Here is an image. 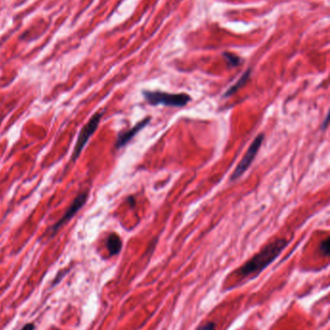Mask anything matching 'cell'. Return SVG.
<instances>
[{
    "mask_svg": "<svg viewBox=\"0 0 330 330\" xmlns=\"http://www.w3.org/2000/svg\"><path fill=\"white\" fill-rule=\"evenodd\" d=\"M88 191H85V192H81V193L78 194V196L75 198V200L72 202L71 206L67 208L64 216L61 217L53 226L50 227V229L48 231V234H49L50 237L54 236L59 232V230L61 227L65 225L73 217L76 216V214L78 213V211L85 206V204L88 201Z\"/></svg>",
    "mask_w": 330,
    "mask_h": 330,
    "instance_id": "4",
    "label": "cell"
},
{
    "mask_svg": "<svg viewBox=\"0 0 330 330\" xmlns=\"http://www.w3.org/2000/svg\"><path fill=\"white\" fill-rule=\"evenodd\" d=\"M144 98L151 105H165L172 107H183L191 101L187 94H172L161 91H143Z\"/></svg>",
    "mask_w": 330,
    "mask_h": 330,
    "instance_id": "2",
    "label": "cell"
},
{
    "mask_svg": "<svg viewBox=\"0 0 330 330\" xmlns=\"http://www.w3.org/2000/svg\"><path fill=\"white\" fill-rule=\"evenodd\" d=\"M263 139H264V135L262 133H260L254 139L252 144L250 145V147L248 148V150L246 152L245 156L243 157L242 160L239 162V164L237 165V167L235 168V170L233 171V175L231 177L232 181H234V179H238L239 177H241L243 174L247 171V169L250 167L255 157L257 156L258 152H259L261 146H262Z\"/></svg>",
    "mask_w": 330,
    "mask_h": 330,
    "instance_id": "5",
    "label": "cell"
},
{
    "mask_svg": "<svg viewBox=\"0 0 330 330\" xmlns=\"http://www.w3.org/2000/svg\"><path fill=\"white\" fill-rule=\"evenodd\" d=\"M150 122V118L147 117L146 119H144L143 121H141L140 123L136 124L135 127H133L132 129H130L127 132H121L118 137H117V144H116V148L117 149H120L122 147H124L128 142L130 141L132 138H134L136 136V133L142 131L146 126H147Z\"/></svg>",
    "mask_w": 330,
    "mask_h": 330,
    "instance_id": "6",
    "label": "cell"
},
{
    "mask_svg": "<svg viewBox=\"0 0 330 330\" xmlns=\"http://www.w3.org/2000/svg\"><path fill=\"white\" fill-rule=\"evenodd\" d=\"M223 57L224 59L226 60L228 66L230 68H235V67L240 66L242 64V59L232 52H224Z\"/></svg>",
    "mask_w": 330,
    "mask_h": 330,
    "instance_id": "9",
    "label": "cell"
},
{
    "mask_svg": "<svg viewBox=\"0 0 330 330\" xmlns=\"http://www.w3.org/2000/svg\"><path fill=\"white\" fill-rule=\"evenodd\" d=\"M35 329V324L32 323V322H30L28 324H25L22 328L20 330H34Z\"/></svg>",
    "mask_w": 330,
    "mask_h": 330,
    "instance_id": "12",
    "label": "cell"
},
{
    "mask_svg": "<svg viewBox=\"0 0 330 330\" xmlns=\"http://www.w3.org/2000/svg\"><path fill=\"white\" fill-rule=\"evenodd\" d=\"M128 201H130V204H131V206H132V207H134V206H135V200H134V198H133V197H130V198L128 199Z\"/></svg>",
    "mask_w": 330,
    "mask_h": 330,
    "instance_id": "14",
    "label": "cell"
},
{
    "mask_svg": "<svg viewBox=\"0 0 330 330\" xmlns=\"http://www.w3.org/2000/svg\"><path fill=\"white\" fill-rule=\"evenodd\" d=\"M288 244V241L285 238H278L274 241L268 246H265L261 252L255 255L246 264H243L237 271V274L245 277L250 274L261 273L279 257Z\"/></svg>",
    "mask_w": 330,
    "mask_h": 330,
    "instance_id": "1",
    "label": "cell"
},
{
    "mask_svg": "<svg viewBox=\"0 0 330 330\" xmlns=\"http://www.w3.org/2000/svg\"><path fill=\"white\" fill-rule=\"evenodd\" d=\"M216 328V323L213 321H208L201 324L196 330H215Z\"/></svg>",
    "mask_w": 330,
    "mask_h": 330,
    "instance_id": "11",
    "label": "cell"
},
{
    "mask_svg": "<svg viewBox=\"0 0 330 330\" xmlns=\"http://www.w3.org/2000/svg\"><path fill=\"white\" fill-rule=\"evenodd\" d=\"M250 76H251V70L249 69V70H247V71L243 74L242 76L237 80V82H236L235 84L233 85L231 88L228 89V91L224 94V97H225V98H228V97L232 96V95L234 94V93H236L240 88H242L243 86L247 83V81H248L249 78H250Z\"/></svg>",
    "mask_w": 330,
    "mask_h": 330,
    "instance_id": "8",
    "label": "cell"
},
{
    "mask_svg": "<svg viewBox=\"0 0 330 330\" xmlns=\"http://www.w3.org/2000/svg\"><path fill=\"white\" fill-rule=\"evenodd\" d=\"M106 246H107L108 253L111 256L118 254L122 248V242H121L120 236L116 233H112L107 236Z\"/></svg>",
    "mask_w": 330,
    "mask_h": 330,
    "instance_id": "7",
    "label": "cell"
},
{
    "mask_svg": "<svg viewBox=\"0 0 330 330\" xmlns=\"http://www.w3.org/2000/svg\"><path fill=\"white\" fill-rule=\"evenodd\" d=\"M320 250L325 256L329 254V238H325L320 243Z\"/></svg>",
    "mask_w": 330,
    "mask_h": 330,
    "instance_id": "10",
    "label": "cell"
},
{
    "mask_svg": "<svg viewBox=\"0 0 330 330\" xmlns=\"http://www.w3.org/2000/svg\"><path fill=\"white\" fill-rule=\"evenodd\" d=\"M102 116H103V113H101V112L94 114L90 118V120L88 121V124H86L85 127L80 130V132L78 133V140H77L76 146L74 148V151H73L72 157H71V161L72 162H75L78 160L79 155L81 154L84 148L86 147L88 140L94 134V132H96Z\"/></svg>",
    "mask_w": 330,
    "mask_h": 330,
    "instance_id": "3",
    "label": "cell"
},
{
    "mask_svg": "<svg viewBox=\"0 0 330 330\" xmlns=\"http://www.w3.org/2000/svg\"><path fill=\"white\" fill-rule=\"evenodd\" d=\"M328 120H329V119H328V114H327V115H326V118H325V120H324V123H323V125H322V128H323V129H325V128H326L327 123H328Z\"/></svg>",
    "mask_w": 330,
    "mask_h": 330,
    "instance_id": "13",
    "label": "cell"
}]
</instances>
